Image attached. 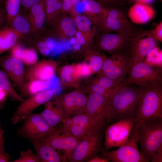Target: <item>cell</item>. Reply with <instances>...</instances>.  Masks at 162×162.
I'll return each mask as SVG.
<instances>
[{
    "label": "cell",
    "instance_id": "obj_8",
    "mask_svg": "<svg viewBox=\"0 0 162 162\" xmlns=\"http://www.w3.org/2000/svg\"><path fill=\"white\" fill-rule=\"evenodd\" d=\"M158 45V41L150 31L137 30L130 38L128 48L132 65L142 62L149 52Z\"/></svg>",
    "mask_w": 162,
    "mask_h": 162
},
{
    "label": "cell",
    "instance_id": "obj_34",
    "mask_svg": "<svg viewBox=\"0 0 162 162\" xmlns=\"http://www.w3.org/2000/svg\"><path fill=\"white\" fill-rule=\"evenodd\" d=\"M21 0H6L5 3L6 19L8 25H11L14 18L19 14Z\"/></svg>",
    "mask_w": 162,
    "mask_h": 162
},
{
    "label": "cell",
    "instance_id": "obj_24",
    "mask_svg": "<svg viewBox=\"0 0 162 162\" xmlns=\"http://www.w3.org/2000/svg\"><path fill=\"white\" fill-rule=\"evenodd\" d=\"M155 14L154 9L149 5L136 3L129 10L128 16L133 23L144 24L151 20Z\"/></svg>",
    "mask_w": 162,
    "mask_h": 162
},
{
    "label": "cell",
    "instance_id": "obj_9",
    "mask_svg": "<svg viewBox=\"0 0 162 162\" xmlns=\"http://www.w3.org/2000/svg\"><path fill=\"white\" fill-rule=\"evenodd\" d=\"M136 118L130 117L107 125L105 130L104 145L106 150L119 147L127 141Z\"/></svg>",
    "mask_w": 162,
    "mask_h": 162
},
{
    "label": "cell",
    "instance_id": "obj_42",
    "mask_svg": "<svg viewBox=\"0 0 162 162\" xmlns=\"http://www.w3.org/2000/svg\"><path fill=\"white\" fill-rule=\"evenodd\" d=\"M154 38L157 41L162 42V21H161L153 30L150 31Z\"/></svg>",
    "mask_w": 162,
    "mask_h": 162
},
{
    "label": "cell",
    "instance_id": "obj_6",
    "mask_svg": "<svg viewBox=\"0 0 162 162\" xmlns=\"http://www.w3.org/2000/svg\"><path fill=\"white\" fill-rule=\"evenodd\" d=\"M132 65L128 50L106 57L98 74L118 81H126Z\"/></svg>",
    "mask_w": 162,
    "mask_h": 162
},
{
    "label": "cell",
    "instance_id": "obj_13",
    "mask_svg": "<svg viewBox=\"0 0 162 162\" xmlns=\"http://www.w3.org/2000/svg\"><path fill=\"white\" fill-rule=\"evenodd\" d=\"M86 112L105 128L110 123L111 107L109 100L96 93H88Z\"/></svg>",
    "mask_w": 162,
    "mask_h": 162
},
{
    "label": "cell",
    "instance_id": "obj_20",
    "mask_svg": "<svg viewBox=\"0 0 162 162\" xmlns=\"http://www.w3.org/2000/svg\"><path fill=\"white\" fill-rule=\"evenodd\" d=\"M56 35L60 39L64 40L75 36L76 28L72 17L62 12L52 25Z\"/></svg>",
    "mask_w": 162,
    "mask_h": 162
},
{
    "label": "cell",
    "instance_id": "obj_53",
    "mask_svg": "<svg viewBox=\"0 0 162 162\" xmlns=\"http://www.w3.org/2000/svg\"><path fill=\"white\" fill-rule=\"evenodd\" d=\"M3 0H0V3L2 2V1H3Z\"/></svg>",
    "mask_w": 162,
    "mask_h": 162
},
{
    "label": "cell",
    "instance_id": "obj_51",
    "mask_svg": "<svg viewBox=\"0 0 162 162\" xmlns=\"http://www.w3.org/2000/svg\"><path fill=\"white\" fill-rule=\"evenodd\" d=\"M8 156H6L1 153L0 151V162H9Z\"/></svg>",
    "mask_w": 162,
    "mask_h": 162
},
{
    "label": "cell",
    "instance_id": "obj_40",
    "mask_svg": "<svg viewBox=\"0 0 162 162\" xmlns=\"http://www.w3.org/2000/svg\"><path fill=\"white\" fill-rule=\"evenodd\" d=\"M81 0H62V12L70 15L77 13L75 10V7Z\"/></svg>",
    "mask_w": 162,
    "mask_h": 162
},
{
    "label": "cell",
    "instance_id": "obj_7",
    "mask_svg": "<svg viewBox=\"0 0 162 162\" xmlns=\"http://www.w3.org/2000/svg\"><path fill=\"white\" fill-rule=\"evenodd\" d=\"M126 82L143 88L162 83V68L152 67L143 62L132 65Z\"/></svg>",
    "mask_w": 162,
    "mask_h": 162
},
{
    "label": "cell",
    "instance_id": "obj_19",
    "mask_svg": "<svg viewBox=\"0 0 162 162\" xmlns=\"http://www.w3.org/2000/svg\"><path fill=\"white\" fill-rule=\"evenodd\" d=\"M81 5L84 14L90 20L97 32L102 31L107 8L94 0H82Z\"/></svg>",
    "mask_w": 162,
    "mask_h": 162
},
{
    "label": "cell",
    "instance_id": "obj_5",
    "mask_svg": "<svg viewBox=\"0 0 162 162\" xmlns=\"http://www.w3.org/2000/svg\"><path fill=\"white\" fill-rule=\"evenodd\" d=\"M103 130L95 129L81 138L77 145L67 158L70 162H87L99 151Z\"/></svg>",
    "mask_w": 162,
    "mask_h": 162
},
{
    "label": "cell",
    "instance_id": "obj_17",
    "mask_svg": "<svg viewBox=\"0 0 162 162\" xmlns=\"http://www.w3.org/2000/svg\"><path fill=\"white\" fill-rule=\"evenodd\" d=\"M57 67V62L52 59L38 61L25 70V80L50 81L54 77Z\"/></svg>",
    "mask_w": 162,
    "mask_h": 162
},
{
    "label": "cell",
    "instance_id": "obj_27",
    "mask_svg": "<svg viewBox=\"0 0 162 162\" xmlns=\"http://www.w3.org/2000/svg\"><path fill=\"white\" fill-rule=\"evenodd\" d=\"M62 84L68 87L78 88L81 79L78 77L75 71L74 64L64 65L58 70Z\"/></svg>",
    "mask_w": 162,
    "mask_h": 162
},
{
    "label": "cell",
    "instance_id": "obj_30",
    "mask_svg": "<svg viewBox=\"0 0 162 162\" xmlns=\"http://www.w3.org/2000/svg\"><path fill=\"white\" fill-rule=\"evenodd\" d=\"M80 91L77 89L58 97L63 110L64 119L74 116L76 99Z\"/></svg>",
    "mask_w": 162,
    "mask_h": 162
},
{
    "label": "cell",
    "instance_id": "obj_36",
    "mask_svg": "<svg viewBox=\"0 0 162 162\" xmlns=\"http://www.w3.org/2000/svg\"><path fill=\"white\" fill-rule=\"evenodd\" d=\"M80 89V91L76 100L74 116L84 113L86 112L87 96L86 93Z\"/></svg>",
    "mask_w": 162,
    "mask_h": 162
},
{
    "label": "cell",
    "instance_id": "obj_29",
    "mask_svg": "<svg viewBox=\"0 0 162 162\" xmlns=\"http://www.w3.org/2000/svg\"><path fill=\"white\" fill-rule=\"evenodd\" d=\"M52 87L49 81L31 80L25 82L20 91L23 96L29 97L40 92L51 89Z\"/></svg>",
    "mask_w": 162,
    "mask_h": 162
},
{
    "label": "cell",
    "instance_id": "obj_10",
    "mask_svg": "<svg viewBox=\"0 0 162 162\" xmlns=\"http://www.w3.org/2000/svg\"><path fill=\"white\" fill-rule=\"evenodd\" d=\"M23 121L22 125L17 130L16 134L20 136L29 140L43 138L56 129L49 124L40 113H32Z\"/></svg>",
    "mask_w": 162,
    "mask_h": 162
},
{
    "label": "cell",
    "instance_id": "obj_2",
    "mask_svg": "<svg viewBox=\"0 0 162 162\" xmlns=\"http://www.w3.org/2000/svg\"><path fill=\"white\" fill-rule=\"evenodd\" d=\"M139 122L140 152L146 162H149L162 148V117H151Z\"/></svg>",
    "mask_w": 162,
    "mask_h": 162
},
{
    "label": "cell",
    "instance_id": "obj_1",
    "mask_svg": "<svg viewBox=\"0 0 162 162\" xmlns=\"http://www.w3.org/2000/svg\"><path fill=\"white\" fill-rule=\"evenodd\" d=\"M142 92L141 88L130 84L121 88L110 100L111 107L110 123L130 117L136 119Z\"/></svg>",
    "mask_w": 162,
    "mask_h": 162
},
{
    "label": "cell",
    "instance_id": "obj_44",
    "mask_svg": "<svg viewBox=\"0 0 162 162\" xmlns=\"http://www.w3.org/2000/svg\"><path fill=\"white\" fill-rule=\"evenodd\" d=\"M74 36L79 44L81 45L83 51L89 47L86 40L79 32L77 30Z\"/></svg>",
    "mask_w": 162,
    "mask_h": 162
},
{
    "label": "cell",
    "instance_id": "obj_15",
    "mask_svg": "<svg viewBox=\"0 0 162 162\" xmlns=\"http://www.w3.org/2000/svg\"><path fill=\"white\" fill-rule=\"evenodd\" d=\"M54 94L53 90L51 89L23 99L17 107L11 118L12 123L15 124L23 121L37 108L51 100Z\"/></svg>",
    "mask_w": 162,
    "mask_h": 162
},
{
    "label": "cell",
    "instance_id": "obj_16",
    "mask_svg": "<svg viewBox=\"0 0 162 162\" xmlns=\"http://www.w3.org/2000/svg\"><path fill=\"white\" fill-rule=\"evenodd\" d=\"M81 138L76 137L66 131L56 128L55 131L49 135L38 140L50 146L56 150L63 151V155L68 162V156Z\"/></svg>",
    "mask_w": 162,
    "mask_h": 162
},
{
    "label": "cell",
    "instance_id": "obj_21",
    "mask_svg": "<svg viewBox=\"0 0 162 162\" xmlns=\"http://www.w3.org/2000/svg\"><path fill=\"white\" fill-rule=\"evenodd\" d=\"M44 109L40 114L52 127L57 125L64 120L62 107L58 97L50 100L44 104Z\"/></svg>",
    "mask_w": 162,
    "mask_h": 162
},
{
    "label": "cell",
    "instance_id": "obj_31",
    "mask_svg": "<svg viewBox=\"0 0 162 162\" xmlns=\"http://www.w3.org/2000/svg\"><path fill=\"white\" fill-rule=\"evenodd\" d=\"M62 0H44L46 22L52 26L62 12Z\"/></svg>",
    "mask_w": 162,
    "mask_h": 162
},
{
    "label": "cell",
    "instance_id": "obj_49",
    "mask_svg": "<svg viewBox=\"0 0 162 162\" xmlns=\"http://www.w3.org/2000/svg\"><path fill=\"white\" fill-rule=\"evenodd\" d=\"M88 162H109L106 159L96 155L91 158Z\"/></svg>",
    "mask_w": 162,
    "mask_h": 162
},
{
    "label": "cell",
    "instance_id": "obj_23",
    "mask_svg": "<svg viewBox=\"0 0 162 162\" xmlns=\"http://www.w3.org/2000/svg\"><path fill=\"white\" fill-rule=\"evenodd\" d=\"M75 22L76 29L87 42L89 47L93 48L94 39L97 31L90 20L85 14L77 12L70 15Z\"/></svg>",
    "mask_w": 162,
    "mask_h": 162
},
{
    "label": "cell",
    "instance_id": "obj_54",
    "mask_svg": "<svg viewBox=\"0 0 162 162\" xmlns=\"http://www.w3.org/2000/svg\"><path fill=\"white\" fill-rule=\"evenodd\" d=\"M127 0V1L128 0V1H129V2H130V1H131V0Z\"/></svg>",
    "mask_w": 162,
    "mask_h": 162
},
{
    "label": "cell",
    "instance_id": "obj_12",
    "mask_svg": "<svg viewBox=\"0 0 162 162\" xmlns=\"http://www.w3.org/2000/svg\"><path fill=\"white\" fill-rule=\"evenodd\" d=\"M107 10L102 32H116L130 38L137 30L121 9L113 7L108 8Z\"/></svg>",
    "mask_w": 162,
    "mask_h": 162
},
{
    "label": "cell",
    "instance_id": "obj_25",
    "mask_svg": "<svg viewBox=\"0 0 162 162\" xmlns=\"http://www.w3.org/2000/svg\"><path fill=\"white\" fill-rule=\"evenodd\" d=\"M29 10L27 19L30 23L31 31L40 30L46 22V15L44 0L34 5Z\"/></svg>",
    "mask_w": 162,
    "mask_h": 162
},
{
    "label": "cell",
    "instance_id": "obj_46",
    "mask_svg": "<svg viewBox=\"0 0 162 162\" xmlns=\"http://www.w3.org/2000/svg\"><path fill=\"white\" fill-rule=\"evenodd\" d=\"M102 4H112L114 5H120L123 3L124 0H98Z\"/></svg>",
    "mask_w": 162,
    "mask_h": 162
},
{
    "label": "cell",
    "instance_id": "obj_33",
    "mask_svg": "<svg viewBox=\"0 0 162 162\" xmlns=\"http://www.w3.org/2000/svg\"><path fill=\"white\" fill-rule=\"evenodd\" d=\"M142 62L152 67L162 68V51L158 45L149 52Z\"/></svg>",
    "mask_w": 162,
    "mask_h": 162
},
{
    "label": "cell",
    "instance_id": "obj_28",
    "mask_svg": "<svg viewBox=\"0 0 162 162\" xmlns=\"http://www.w3.org/2000/svg\"><path fill=\"white\" fill-rule=\"evenodd\" d=\"M21 35L12 27L2 29L0 30V55L10 49Z\"/></svg>",
    "mask_w": 162,
    "mask_h": 162
},
{
    "label": "cell",
    "instance_id": "obj_47",
    "mask_svg": "<svg viewBox=\"0 0 162 162\" xmlns=\"http://www.w3.org/2000/svg\"><path fill=\"white\" fill-rule=\"evenodd\" d=\"M8 95L7 92L5 90L0 86V104H3Z\"/></svg>",
    "mask_w": 162,
    "mask_h": 162
},
{
    "label": "cell",
    "instance_id": "obj_48",
    "mask_svg": "<svg viewBox=\"0 0 162 162\" xmlns=\"http://www.w3.org/2000/svg\"><path fill=\"white\" fill-rule=\"evenodd\" d=\"M151 160L152 162H162V148L158 151Z\"/></svg>",
    "mask_w": 162,
    "mask_h": 162
},
{
    "label": "cell",
    "instance_id": "obj_45",
    "mask_svg": "<svg viewBox=\"0 0 162 162\" xmlns=\"http://www.w3.org/2000/svg\"><path fill=\"white\" fill-rule=\"evenodd\" d=\"M42 0H21V5L26 9L30 8Z\"/></svg>",
    "mask_w": 162,
    "mask_h": 162
},
{
    "label": "cell",
    "instance_id": "obj_35",
    "mask_svg": "<svg viewBox=\"0 0 162 162\" xmlns=\"http://www.w3.org/2000/svg\"><path fill=\"white\" fill-rule=\"evenodd\" d=\"M11 25L15 31L22 35L31 31V26L27 18L19 14L14 18Z\"/></svg>",
    "mask_w": 162,
    "mask_h": 162
},
{
    "label": "cell",
    "instance_id": "obj_52",
    "mask_svg": "<svg viewBox=\"0 0 162 162\" xmlns=\"http://www.w3.org/2000/svg\"><path fill=\"white\" fill-rule=\"evenodd\" d=\"M154 0H139L137 3H139L147 5H149L152 3Z\"/></svg>",
    "mask_w": 162,
    "mask_h": 162
},
{
    "label": "cell",
    "instance_id": "obj_3",
    "mask_svg": "<svg viewBox=\"0 0 162 162\" xmlns=\"http://www.w3.org/2000/svg\"><path fill=\"white\" fill-rule=\"evenodd\" d=\"M139 122H134L127 142L116 150L102 151L100 157L112 162H146L138 147Z\"/></svg>",
    "mask_w": 162,
    "mask_h": 162
},
{
    "label": "cell",
    "instance_id": "obj_22",
    "mask_svg": "<svg viewBox=\"0 0 162 162\" xmlns=\"http://www.w3.org/2000/svg\"><path fill=\"white\" fill-rule=\"evenodd\" d=\"M36 150L41 162H66L61 155L50 146L38 139H29Z\"/></svg>",
    "mask_w": 162,
    "mask_h": 162
},
{
    "label": "cell",
    "instance_id": "obj_39",
    "mask_svg": "<svg viewBox=\"0 0 162 162\" xmlns=\"http://www.w3.org/2000/svg\"><path fill=\"white\" fill-rule=\"evenodd\" d=\"M20 158L13 161V162H41V160L38 155L33 152L32 149H27L26 151L20 152Z\"/></svg>",
    "mask_w": 162,
    "mask_h": 162
},
{
    "label": "cell",
    "instance_id": "obj_55",
    "mask_svg": "<svg viewBox=\"0 0 162 162\" xmlns=\"http://www.w3.org/2000/svg\"><path fill=\"white\" fill-rule=\"evenodd\" d=\"M160 0V1H162V0Z\"/></svg>",
    "mask_w": 162,
    "mask_h": 162
},
{
    "label": "cell",
    "instance_id": "obj_26",
    "mask_svg": "<svg viewBox=\"0 0 162 162\" xmlns=\"http://www.w3.org/2000/svg\"><path fill=\"white\" fill-rule=\"evenodd\" d=\"M85 62L90 65L93 74L101 71L107 56L104 52L94 48L88 47L83 51Z\"/></svg>",
    "mask_w": 162,
    "mask_h": 162
},
{
    "label": "cell",
    "instance_id": "obj_50",
    "mask_svg": "<svg viewBox=\"0 0 162 162\" xmlns=\"http://www.w3.org/2000/svg\"><path fill=\"white\" fill-rule=\"evenodd\" d=\"M6 19V14L4 11L2 9H0V27Z\"/></svg>",
    "mask_w": 162,
    "mask_h": 162
},
{
    "label": "cell",
    "instance_id": "obj_11",
    "mask_svg": "<svg viewBox=\"0 0 162 162\" xmlns=\"http://www.w3.org/2000/svg\"><path fill=\"white\" fill-rule=\"evenodd\" d=\"M89 77L82 84V89L86 93H94L107 98L109 100L119 89L128 83L111 79L103 75L97 74Z\"/></svg>",
    "mask_w": 162,
    "mask_h": 162
},
{
    "label": "cell",
    "instance_id": "obj_14",
    "mask_svg": "<svg viewBox=\"0 0 162 162\" xmlns=\"http://www.w3.org/2000/svg\"><path fill=\"white\" fill-rule=\"evenodd\" d=\"M94 40L93 48L112 55L128 50L130 38L121 34L100 32Z\"/></svg>",
    "mask_w": 162,
    "mask_h": 162
},
{
    "label": "cell",
    "instance_id": "obj_38",
    "mask_svg": "<svg viewBox=\"0 0 162 162\" xmlns=\"http://www.w3.org/2000/svg\"><path fill=\"white\" fill-rule=\"evenodd\" d=\"M74 67L76 75L81 79L89 77L93 74L90 65L85 61L74 64Z\"/></svg>",
    "mask_w": 162,
    "mask_h": 162
},
{
    "label": "cell",
    "instance_id": "obj_18",
    "mask_svg": "<svg viewBox=\"0 0 162 162\" xmlns=\"http://www.w3.org/2000/svg\"><path fill=\"white\" fill-rule=\"evenodd\" d=\"M24 65L21 59L10 55L0 56V67L20 90L25 82Z\"/></svg>",
    "mask_w": 162,
    "mask_h": 162
},
{
    "label": "cell",
    "instance_id": "obj_41",
    "mask_svg": "<svg viewBox=\"0 0 162 162\" xmlns=\"http://www.w3.org/2000/svg\"><path fill=\"white\" fill-rule=\"evenodd\" d=\"M24 49L22 45L16 44L10 49V55L20 59L22 53Z\"/></svg>",
    "mask_w": 162,
    "mask_h": 162
},
{
    "label": "cell",
    "instance_id": "obj_32",
    "mask_svg": "<svg viewBox=\"0 0 162 162\" xmlns=\"http://www.w3.org/2000/svg\"><path fill=\"white\" fill-rule=\"evenodd\" d=\"M0 86L5 90L8 96L14 99L20 101H21L23 99L16 91L8 76L0 68Z\"/></svg>",
    "mask_w": 162,
    "mask_h": 162
},
{
    "label": "cell",
    "instance_id": "obj_37",
    "mask_svg": "<svg viewBox=\"0 0 162 162\" xmlns=\"http://www.w3.org/2000/svg\"><path fill=\"white\" fill-rule=\"evenodd\" d=\"M20 59L24 64L30 66L38 61V56L33 48H25L22 53Z\"/></svg>",
    "mask_w": 162,
    "mask_h": 162
},
{
    "label": "cell",
    "instance_id": "obj_43",
    "mask_svg": "<svg viewBox=\"0 0 162 162\" xmlns=\"http://www.w3.org/2000/svg\"><path fill=\"white\" fill-rule=\"evenodd\" d=\"M4 107V105L0 104V110ZM4 131L1 128L0 122V151L3 154L8 156L4 148Z\"/></svg>",
    "mask_w": 162,
    "mask_h": 162
},
{
    "label": "cell",
    "instance_id": "obj_4",
    "mask_svg": "<svg viewBox=\"0 0 162 162\" xmlns=\"http://www.w3.org/2000/svg\"><path fill=\"white\" fill-rule=\"evenodd\" d=\"M141 88L142 94L136 121L140 122L153 117H162V83Z\"/></svg>",
    "mask_w": 162,
    "mask_h": 162
}]
</instances>
